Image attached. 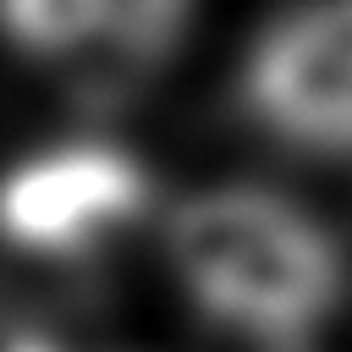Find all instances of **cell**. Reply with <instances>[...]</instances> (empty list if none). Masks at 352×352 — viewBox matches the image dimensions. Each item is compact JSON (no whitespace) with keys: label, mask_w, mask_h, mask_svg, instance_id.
<instances>
[{"label":"cell","mask_w":352,"mask_h":352,"mask_svg":"<svg viewBox=\"0 0 352 352\" xmlns=\"http://www.w3.org/2000/svg\"><path fill=\"white\" fill-rule=\"evenodd\" d=\"M148 170L116 143H55L0 176V242L44 264H88L148 214Z\"/></svg>","instance_id":"2"},{"label":"cell","mask_w":352,"mask_h":352,"mask_svg":"<svg viewBox=\"0 0 352 352\" xmlns=\"http://www.w3.org/2000/svg\"><path fill=\"white\" fill-rule=\"evenodd\" d=\"M165 253L204 319L270 352L314 341L346 297V253L330 226L264 187L192 192L165 220Z\"/></svg>","instance_id":"1"},{"label":"cell","mask_w":352,"mask_h":352,"mask_svg":"<svg viewBox=\"0 0 352 352\" xmlns=\"http://www.w3.org/2000/svg\"><path fill=\"white\" fill-rule=\"evenodd\" d=\"M242 110L286 148L352 160V0H302L258 33Z\"/></svg>","instance_id":"3"},{"label":"cell","mask_w":352,"mask_h":352,"mask_svg":"<svg viewBox=\"0 0 352 352\" xmlns=\"http://www.w3.org/2000/svg\"><path fill=\"white\" fill-rule=\"evenodd\" d=\"M0 352H60L38 324H28L22 314H11V308H0Z\"/></svg>","instance_id":"5"},{"label":"cell","mask_w":352,"mask_h":352,"mask_svg":"<svg viewBox=\"0 0 352 352\" xmlns=\"http://www.w3.org/2000/svg\"><path fill=\"white\" fill-rule=\"evenodd\" d=\"M192 0H0V38L88 94L148 82L182 44Z\"/></svg>","instance_id":"4"}]
</instances>
